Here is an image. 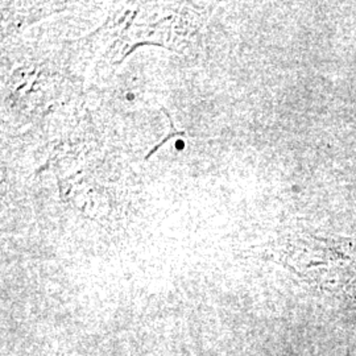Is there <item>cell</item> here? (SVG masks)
<instances>
[{"instance_id": "cell-1", "label": "cell", "mask_w": 356, "mask_h": 356, "mask_svg": "<svg viewBox=\"0 0 356 356\" xmlns=\"http://www.w3.org/2000/svg\"><path fill=\"white\" fill-rule=\"evenodd\" d=\"M289 267L326 297L356 304V238L307 234L294 247Z\"/></svg>"}]
</instances>
